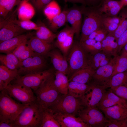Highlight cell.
Listing matches in <instances>:
<instances>
[{
  "mask_svg": "<svg viewBox=\"0 0 127 127\" xmlns=\"http://www.w3.org/2000/svg\"><path fill=\"white\" fill-rule=\"evenodd\" d=\"M126 10V11H127V9Z\"/></svg>",
  "mask_w": 127,
  "mask_h": 127,
  "instance_id": "obj_57",
  "label": "cell"
},
{
  "mask_svg": "<svg viewBox=\"0 0 127 127\" xmlns=\"http://www.w3.org/2000/svg\"><path fill=\"white\" fill-rule=\"evenodd\" d=\"M100 110L107 119L121 120L127 117V108L120 105H114Z\"/></svg>",
  "mask_w": 127,
  "mask_h": 127,
  "instance_id": "obj_21",
  "label": "cell"
},
{
  "mask_svg": "<svg viewBox=\"0 0 127 127\" xmlns=\"http://www.w3.org/2000/svg\"><path fill=\"white\" fill-rule=\"evenodd\" d=\"M86 3V2L90 4H94L98 2L100 0H84Z\"/></svg>",
  "mask_w": 127,
  "mask_h": 127,
  "instance_id": "obj_53",
  "label": "cell"
},
{
  "mask_svg": "<svg viewBox=\"0 0 127 127\" xmlns=\"http://www.w3.org/2000/svg\"><path fill=\"white\" fill-rule=\"evenodd\" d=\"M97 107H85L80 110L79 117L89 127H104L107 119Z\"/></svg>",
  "mask_w": 127,
  "mask_h": 127,
  "instance_id": "obj_11",
  "label": "cell"
},
{
  "mask_svg": "<svg viewBox=\"0 0 127 127\" xmlns=\"http://www.w3.org/2000/svg\"><path fill=\"white\" fill-rule=\"evenodd\" d=\"M49 57L53 66L56 71L67 75L69 66L66 57L59 51L56 49L51 50L48 54Z\"/></svg>",
  "mask_w": 127,
  "mask_h": 127,
  "instance_id": "obj_15",
  "label": "cell"
},
{
  "mask_svg": "<svg viewBox=\"0 0 127 127\" xmlns=\"http://www.w3.org/2000/svg\"><path fill=\"white\" fill-rule=\"evenodd\" d=\"M0 61L4 65L12 70L18 69L21 65L22 61L12 53L0 55Z\"/></svg>",
  "mask_w": 127,
  "mask_h": 127,
  "instance_id": "obj_28",
  "label": "cell"
},
{
  "mask_svg": "<svg viewBox=\"0 0 127 127\" xmlns=\"http://www.w3.org/2000/svg\"><path fill=\"white\" fill-rule=\"evenodd\" d=\"M73 32H75L71 27L67 26L60 31L57 36L56 45L58 47L62 44L67 36Z\"/></svg>",
  "mask_w": 127,
  "mask_h": 127,
  "instance_id": "obj_41",
  "label": "cell"
},
{
  "mask_svg": "<svg viewBox=\"0 0 127 127\" xmlns=\"http://www.w3.org/2000/svg\"><path fill=\"white\" fill-rule=\"evenodd\" d=\"M31 37L30 34H22L3 41L0 44V52L6 54L12 53L19 45Z\"/></svg>",
  "mask_w": 127,
  "mask_h": 127,
  "instance_id": "obj_19",
  "label": "cell"
},
{
  "mask_svg": "<svg viewBox=\"0 0 127 127\" xmlns=\"http://www.w3.org/2000/svg\"><path fill=\"white\" fill-rule=\"evenodd\" d=\"M17 0H0V15L5 17L16 4Z\"/></svg>",
  "mask_w": 127,
  "mask_h": 127,
  "instance_id": "obj_38",
  "label": "cell"
},
{
  "mask_svg": "<svg viewBox=\"0 0 127 127\" xmlns=\"http://www.w3.org/2000/svg\"><path fill=\"white\" fill-rule=\"evenodd\" d=\"M88 55L79 43L72 45L67 57L69 66L67 75L70 78L77 71L89 67Z\"/></svg>",
  "mask_w": 127,
  "mask_h": 127,
  "instance_id": "obj_4",
  "label": "cell"
},
{
  "mask_svg": "<svg viewBox=\"0 0 127 127\" xmlns=\"http://www.w3.org/2000/svg\"><path fill=\"white\" fill-rule=\"evenodd\" d=\"M101 43L102 50L106 53L114 57L118 55L117 40L112 34L108 33Z\"/></svg>",
  "mask_w": 127,
  "mask_h": 127,
  "instance_id": "obj_23",
  "label": "cell"
},
{
  "mask_svg": "<svg viewBox=\"0 0 127 127\" xmlns=\"http://www.w3.org/2000/svg\"><path fill=\"white\" fill-rule=\"evenodd\" d=\"M53 0H32V1L37 9L40 10Z\"/></svg>",
  "mask_w": 127,
  "mask_h": 127,
  "instance_id": "obj_47",
  "label": "cell"
},
{
  "mask_svg": "<svg viewBox=\"0 0 127 127\" xmlns=\"http://www.w3.org/2000/svg\"><path fill=\"white\" fill-rule=\"evenodd\" d=\"M84 107L80 99L70 95H62L53 105L49 107L54 112L71 114L75 115Z\"/></svg>",
  "mask_w": 127,
  "mask_h": 127,
  "instance_id": "obj_5",
  "label": "cell"
},
{
  "mask_svg": "<svg viewBox=\"0 0 127 127\" xmlns=\"http://www.w3.org/2000/svg\"><path fill=\"white\" fill-rule=\"evenodd\" d=\"M68 11L67 15V21L71 25V27L78 36L81 28L82 13L77 8H73Z\"/></svg>",
  "mask_w": 127,
  "mask_h": 127,
  "instance_id": "obj_22",
  "label": "cell"
},
{
  "mask_svg": "<svg viewBox=\"0 0 127 127\" xmlns=\"http://www.w3.org/2000/svg\"><path fill=\"white\" fill-rule=\"evenodd\" d=\"M0 127H15L14 123L0 121Z\"/></svg>",
  "mask_w": 127,
  "mask_h": 127,
  "instance_id": "obj_49",
  "label": "cell"
},
{
  "mask_svg": "<svg viewBox=\"0 0 127 127\" xmlns=\"http://www.w3.org/2000/svg\"><path fill=\"white\" fill-rule=\"evenodd\" d=\"M54 73L52 70H45L37 73L24 75H18L13 83L24 85L31 88L34 92L44 81Z\"/></svg>",
  "mask_w": 127,
  "mask_h": 127,
  "instance_id": "obj_8",
  "label": "cell"
},
{
  "mask_svg": "<svg viewBox=\"0 0 127 127\" xmlns=\"http://www.w3.org/2000/svg\"><path fill=\"white\" fill-rule=\"evenodd\" d=\"M103 26L114 24H119L120 21V18L119 16H112L103 15Z\"/></svg>",
  "mask_w": 127,
  "mask_h": 127,
  "instance_id": "obj_44",
  "label": "cell"
},
{
  "mask_svg": "<svg viewBox=\"0 0 127 127\" xmlns=\"http://www.w3.org/2000/svg\"><path fill=\"white\" fill-rule=\"evenodd\" d=\"M66 2H70L74 3H79L85 4L86 3L84 0H64Z\"/></svg>",
  "mask_w": 127,
  "mask_h": 127,
  "instance_id": "obj_50",
  "label": "cell"
},
{
  "mask_svg": "<svg viewBox=\"0 0 127 127\" xmlns=\"http://www.w3.org/2000/svg\"><path fill=\"white\" fill-rule=\"evenodd\" d=\"M54 116L61 127H89L79 117L69 114L54 112Z\"/></svg>",
  "mask_w": 127,
  "mask_h": 127,
  "instance_id": "obj_13",
  "label": "cell"
},
{
  "mask_svg": "<svg viewBox=\"0 0 127 127\" xmlns=\"http://www.w3.org/2000/svg\"><path fill=\"white\" fill-rule=\"evenodd\" d=\"M42 108L40 127H60L54 116V112L50 108Z\"/></svg>",
  "mask_w": 127,
  "mask_h": 127,
  "instance_id": "obj_26",
  "label": "cell"
},
{
  "mask_svg": "<svg viewBox=\"0 0 127 127\" xmlns=\"http://www.w3.org/2000/svg\"><path fill=\"white\" fill-rule=\"evenodd\" d=\"M123 85H127V71L118 73L113 75L105 87L106 89Z\"/></svg>",
  "mask_w": 127,
  "mask_h": 127,
  "instance_id": "obj_33",
  "label": "cell"
},
{
  "mask_svg": "<svg viewBox=\"0 0 127 127\" xmlns=\"http://www.w3.org/2000/svg\"><path fill=\"white\" fill-rule=\"evenodd\" d=\"M88 10L84 15L80 40L85 39L93 32L103 26V14L98 9L91 8Z\"/></svg>",
  "mask_w": 127,
  "mask_h": 127,
  "instance_id": "obj_6",
  "label": "cell"
},
{
  "mask_svg": "<svg viewBox=\"0 0 127 127\" xmlns=\"http://www.w3.org/2000/svg\"><path fill=\"white\" fill-rule=\"evenodd\" d=\"M27 40L25 41L20 44L12 52L18 59L22 53L28 46L27 44Z\"/></svg>",
  "mask_w": 127,
  "mask_h": 127,
  "instance_id": "obj_46",
  "label": "cell"
},
{
  "mask_svg": "<svg viewBox=\"0 0 127 127\" xmlns=\"http://www.w3.org/2000/svg\"><path fill=\"white\" fill-rule=\"evenodd\" d=\"M109 90L119 97L127 101V86L110 88Z\"/></svg>",
  "mask_w": 127,
  "mask_h": 127,
  "instance_id": "obj_42",
  "label": "cell"
},
{
  "mask_svg": "<svg viewBox=\"0 0 127 127\" xmlns=\"http://www.w3.org/2000/svg\"><path fill=\"white\" fill-rule=\"evenodd\" d=\"M47 66L44 56L35 53L32 56L22 61L18 69V75L22 76L44 70Z\"/></svg>",
  "mask_w": 127,
  "mask_h": 127,
  "instance_id": "obj_9",
  "label": "cell"
},
{
  "mask_svg": "<svg viewBox=\"0 0 127 127\" xmlns=\"http://www.w3.org/2000/svg\"></svg>",
  "mask_w": 127,
  "mask_h": 127,
  "instance_id": "obj_58",
  "label": "cell"
},
{
  "mask_svg": "<svg viewBox=\"0 0 127 127\" xmlns=\"http://www.w3.org/2000/svg\"><path fill=\"white\" fill-rule=\"evenodd\" d=\"M120 21L115 31L112 34L117 40L120 36L127 29V13L123 10L119 16Z\"/></svg>",
  "mask_w": 127,
  "mask_h": 127,
  "instance_id": "obj_37",
  "label": "cell"
},
{
  "mask_svg": "<svg viewBox=\"0 0 127 127\" xmlns=\"http://www.w3.org/2000/svg\"><path fill=\"white\" fill-rule=\"evenodd\" d=\"M55 76L54 73L34 92L36 97V102L43 108L50 107L61 95L55 85Z\"/></svg>",
  "mask_w": 127,
  "mask_h": 127,
  "instance_id": "obj_1",
  "label": "cell"
},
{
  "mask_svg": "<svg viewBox=\"0 0 127 127\" xmlns=\"http://www.w3.org/2000/svg\"><path fill=\"white\" fill-rule=\"evenodd\" d=\"M27 46L35 52L44 56H47L51 50L52 46L48 43L36 37L32 36L27 42Z\"/></svg>",
  "mask_w": 127,
  "mask_h": 127,
  "instance_id": "obj_18",
  "label": "cell"
},
{
  "mask_svg": "<svg viewBox=\"0 0 127 127\" xmlns=\"http://www.w3.org/2000/svg\"><path fill=\"white\" fill-rule=\"evenodd\" d=\"M79 43L88 53L93 54L102 50L101 43L94 39L86 38L80 41Z\"/></svg>",
  "mask_w": 127,
  "mask_h": 127,
  "instance_id": "obj_32",
  "label": "cell"
},
{
  "mask_svg": "<svg viewBox=\"0 0 127 127\" xmlns=\"http://www.w3.org/2000/svg\"><path fill=\"white\" fill-rule=\"evenodd\" d=\"M68 11L64 10L61 12L49 21V25L53 31H56L63 26L67 21V15Z\"/></svg>",
  "mask_w": 127,
  "mask_h": 127,
  "instance_id": "obj_36",
  "label": "cell"
},
{
  "mask_svg": "<svg viewBox=\"0 0 127 127\" xmlns=\"http://www.w3.org/2000/svg\"><path fill=\"white\" fill-rule=\"evenodd\" d=\"M5 90L11 97L20 103L29 104L36 102V97L33 91L24 85L10 83Z\"/></svg>",
  "mask_w": 127,
  "mask_h": 127,
  "instance_id": "obj_7",
  "label": "cell"
},
{
  "mask_svg": "<svg viewBox=\"0 0 127 127\" xmlns=\"http://www.w3.org/2000/svg\"><path fill=\"white\" fill-rule=\"evenodd\" d=\"M126 127H127V117L126 118Z\"/></svg>",
  "mask_w": 127,
  "mask_h": 127,
  "instance_id": "obj_55",
  "label": "cell"
},
{
  "mask_svg": "<svg viewBox=\"0 0 127 127\" xmlns=\"http://www.w3.org/2000/svg\"><path fill=\"white\" fill-rule=\"evenodd\" d=\"M6 86L2 80L0 79V91L5 90Z\"/></svg>",
  "mask_w": 127,
  "mask_h": 127,
  "instance_id": "obj_52",
  "label": "cell"
},
{
  "mask_svg": "<svg viewBox=\"0 0 127 127\" xmlns=\"http://www.w3.org/2000/svg\"><path fill=\"white\" fill-rule=\"evenodd\" d=\"M113 58L102 50L93 54H89L88 58L89 67L96 70L101 67L110 63Z\"/></svg>",
  "mask_w": 127,
  "mask_h": 127,
  "instance_id": "obj_17",
  "label": "cell"
},
{
  "mask_svg": "<svg viewBox=\"0 0 127 127\" xmlns=\"http://www.w3.org/2000/svg\"><path fill=\"white\" fill-rule=\"evenodd\" d=\"M42 109L36 102L29 104L15 121V127H40Z\"/></svg>",
  "mask_w": 127,
  "mask_h": 127,
  "instance_id": "obj_3",
  "label": "cell"
},
{
  "mask_svg": "<svg viewBox=\"0 0 127 127\" xmlns=\"http://www.w3.org/2000/svg\"><path fill=\"white\" fill-rule=\"evenodd\" d=\"M60 8L58 3L53 0L44 8V12L48 20L50 21L61 12Z\"/></svg>",
  "mask_w": 127,
  "mask_h": 127,
  "instance_id": "obj_35",
  "label": "cell"
},
{
  "mask_svg": "<svg viewBox=\"0 0 127 127\" xmlns=\"http://www.w3.org/2000/svg\"><path fill=\"white\" fill-rule=\"evenodd\" d=\"M18 76V69L12 70L4 65H0V79L4 82L6 87Z\"/></svg>",
  "mask_w": 127,
  "mask_h": 127,
  "instance_id": "obj_31",
  "label": "cell"
},
{
  "mask_svg": "<svg viewBox=\"0 0 127 127\" xmlns=\"http://www.w3.org/2000/svg\"><path fill=\"white\" fill-rule=\"evenodd\" d=\"M126 118L121 120L107 119L104 127H126Z\"/></svg>",
  "mask_w": 127,
  "mask_h": 127,
  "instance_id": "obj_43",
  "label": "cell"
},
{
  "mask_svg": "<svg viewBox=\"0 0 127 127\" xmlns=\"http://www.w3.org/2000/svg\"><path fill=\"white\" fill-rule=\"evenodd\" d=\"M113 71L112 60L109 64L100 67L95 70L92 78L93 82L105 87L112 76Z\"/></svg>",
  "mask_w": 127,
  "mask_h": 127,
  "instance_id": "obj_14",
  "label": "cell"
},
{
  "mask_svg": "<svg viewBox=\"0 0 127 127\" xmlns=\"http://www.w3.org/2000/svg\"><path fill=\"white\" fill-rule=\"evenodd\" d=\"M15 21L16 23L25 30H34L36 31L39 28L38 24L30 20H19L16 19Z\"/></svg>",
  "mask_w": 127,
  "mask_h": 127,
  "instance_id": "obj_40",
  "label": "cell"
},
{
  "mask_svg": "<svg viewBox=\"0 0 127 127\" xmlns=\"http://www.w3.org/2000/svg\"><path fill=\"white\" fill-rule=\"evenodd\" d=\"M113 71L112 76L118 73L127 71V56L117 55L113 58Z\"/></svg>",
  "mask_w": 127,
  "mask_h": 127,
  "instance_id": "obj_34",
  "label": "cell"
},
{
  "mask_svg": "<svg viewBox=\"0 0 127 127\" xmlns=\"http://www.w3.org/2000/svg\"><path fill=\"white\" fill-rule=\"evenodd\" d=\"M29 104L16 102L5 90L0 91V121L14 123L18 116Z\"/></svg>",
  "mask_w": 127,
  "mask_h": 127,
  "instance_id": "obj_2",
  "label": "cell"
},
{
  "mask_svg": "<svg viewBox=\"0 0 127 127\" xmlns=\"http://www.w3.org/2000/svg\"><path fill=\"white\" fill-rule=\"evenodd\" d=\"M35 53L28 46L26 49L22 53L19 59L20 61H22L32 56Z\"/></svg>",
  "mask_w": 127,
  "mask_h": 127,
  "instance_id": "obj_48",
  "label": "cell"
},
{
  "mask_svg": "<svg viewBox=\"0 0 127 127\" xmlns=\"http://www.w3.org/2000/svg\"><path fill=\"white\" fill-rule=\"evenodd\" d=\"M15 12L0 22V43L22 35L25 31L16 23Z\"/></svg>",
  "mask_w": 127,
  "mask_h": 127,
  "instance_id": "obj_12",
  "label": "cell"
},
{
  "mask_svg": "<svg viewBox=\"0 0 127 127\" xmlns=\"http://www.w3.org/2000/svg\"><path fill=\"white\" fill-rule=\"evenodd\" d=\"M38 24L39 26L36 31V36L38 38L48 43L52 42L57 37V35L53 33L43 23H40Z\"/></svg>",
  "mask_w": 127,
  "mask_h": 127,
  "instance_id": "obj_29",
  "label": "cell"
},
{
  "mask_svg": "<svg viewBox=\"0 0 127 127\" xmlns=\"http://www.w3.org/2000/svg\"><path fill=\"white\" fill-rule=\"evenodd\" d=\"M35 12L34 7L28 0H23L17 10L18 20H30L34 16Z\"/></svg>",
  "mask_w": 127,
  "mask_h": 127,
  "instance_id": "obj_25",
  "label": "cell"
},
{
  "mask_svg": "<svg viewBox=\"0 0 127 127\" xmlns=\"http://www.w3.org/2000/svg\"><path fill=\"white\" fill-rule=\"evenodd\" d=\"M95 71L89 67L79 70L70 78L69 82L73 81L86 84L92 79Z\"/></svg>",
  "mask_w": 127,
  "mask_h": 127,
  "instance_id": "obj_24",
  "label": "cell"
},
{
  "mask_svg": "<svg viewBox=\"0 0 127 127\" xmlns=\"http://www.w3.org/2000/svg\"><path fill=\"white\" fill-rule=\"evenodd\" d=\"M101 0L102 2L103 1H105V0Z\"/></svg>",
  "mask_w": 127,
  "mask_h": 127,
  "instance_id": "obj_56",
  "label": "cell"
},
{
  "mask_svg": "<svg viewBox=\"0 0 127 127\" xmlns=\"http://www.w3.org/2000/svg\"><path fill=\"white\" fill-rule=\"evenodd\" d=\"M89 87L80 100L85 107H97L106 91V88L92 82Z\"/></svg>",
  "mask_w": 127,
  "mask_h": 127,
  "instance_id": "obj_10",
  "label": "cell"
},
{
  "mask_svg": "<svg viewBox=\"0 0 127 127\" xmlns=\"http://www.w3.org/2000/svg\"><path fill=\"white\" fill-rule=\"evenodd\" d=\"M123 4L124 7L127 5V0H120Z\"/></svg>",
  "mask_w": 127,
  "mask_h": 127,
  "instance_id": "obj_54",
  "label": "cell"
},
{
  "mask_svg": "<svg viewBox=\"0 0 127 127\" xmlns=\"http://www.w3.org/2000/svg\"><path fill=\"white\" fill-rule=\"evenodd\" d=\"M118 53L121 51L124 45L127 43V29L117 40Z\"/></svg>",
  "mask_w": 127,
  "mask_h": 127,
  "instance_id": "obj_45",
  "label": "cell"
},
{
  "mask_svg": "<svg viewBox=\"0 0 127 127\" xmlns=\"http://www.w3.org/2000/svg\"><path fill=\"white\" fill-rule=\"evenodd\" d=\"M118 104L127 108V101L119 97L109 89L105 92L97 107L101 110Z\"/></svg>",
  "mask_w": 127,
  "mask_h": 127,
  "instance_id": "obj_16",
  "label": "cell"
},
{
  "mask_svg": "<svg viewBox=\"0 0 127 127\" xmlns=\"http://www.w3.org/2000/svg\"><path fill=\"white\" fill-rule=\"evenodd\" d=\"M89 86L87 84L70 81L68 84V93L76 98H80L87 89Z\"/></svg>",
  "mask_w": 127,
  "mask_h": 127,
  "instance_id": "obj_30",
  "label": "cell"
},
{
  "mask_svg": "<svg viewBox=\"0 0 127 127\" xmlns=\"http://www.w3.org/2000/svg\"><path fill=\"white\" fill-rule=\"evenodd\" d=\"M102 3L98 9L102 14L112 16H117L124 7L120 0H107Z\"/></svg>",
  "mask_w": 127,
  "mask_h": 127,
  "instance_id": "obj_20",
  "label": "cell"
},
{
  "mask_svg": "<svg viewBox=\"0 0 127 127\" xmlns=\"http://www.w3.org/2000/svg\"><path fill=\"white\" fill-rule=\"evenodd\" d=\"M54 82L56 88L62 95H66L68 93L69 79L66 75L56 71L55 73Z\"/></svg>",
  "mask_w": 127,
  "mask_h": 127,
  "instance_id": "obj_27",
  "label": "cell"
},
{
  "mask_svg": "<svg viewBox=\"0 0 127 127\" xmlns=\"http://www.w3.org/2000/svg\"><path fill=\"white\" fill-rule=\"evenodd\" d=\"M75 32L70 34L65 40L57 47L62 52L64 56L67 58L69 51L72 46Z\"/></svg>",
  "mask_w": 127,
  "mask_h": 127,
  "instance_id": "obj_39",
  "label": "cell"
},
{
  "mask_svg": "<svg viewBox=\"0 0 127 127\" xmlns=\"http://www.w3.org/2000/svg\"><path fill=\"white\" fill-rule=\"evenodd\" d=\"M121 51L120 55L127 56V43L124 45Z\"/></svg>",
  "mask_w": 127,
  "mask_h": 127,
  "instance_id": "obj_51",
  "label": "cell"
}]
</instances>
